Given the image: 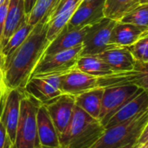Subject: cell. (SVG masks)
<instances>
[{
  "instance_id": "obj_8",
  "label": "cell",
  "mask_w": 148,
  "mask_h": 148,
  "mask_svg": "<svg viewBox=\"0 0 148 148\" xmlns=\"http://www.w3.org/2000/svg\"><path fill=\"white\" fill-rule=\"evenodd\" d=\"M148 62L136 61L132 70L114 72L108 75L97 78V87L108 88L117 86L135 85L148 90Z\"/></svg>"
},
{
  "instance_id": "obj_3",
  "label": "cell",
  "mask_w": 148,
  "mask_h": 148,
  "mask_svg": "<svg viewBox=\"0 0 148 148\" xmlns=\"http://www.w3.org/2000/svg\"><path fill=\"white\" fill-rule=\"evenodd\" d=\"M104 130L97 119L75 106L69 125L59 136L60 148H91Z\"/></svg>"
},
{
  "instance_id": "obj_10",
  "label": "cell",
  "mask_w": 148,
  "mask_h": 148,
  "mask_svg": "<svg viewBox=\"0 0 148 148\" xmlns=\"http://www.w3.org/2000/svg\"><path fill=\"white\" fill-rule=\"evenodd\" d=\"M44 105L60 136L66 130L73 117L75 107V97L62 94Z\"/></svg>"
},
{
  "instance_id": "obj_12",
  "label": "cell",
  "mask_w": 148,
  "mask_h": 148,
  "mask_svg": "<svg viewBox=\"0 0 148 148\" xmlns=\"http://www.w3.org/2000/svg\"><path fill=\"white\" fill-rule=\"evenodd\" d=\"M88 26L80 28L66 24L56 37L49 42L44 55H53L82 45Z\"/></svg>"
},
{
  "instance_id": "obj_13",
  "label": "cell",
  "mask_w": 148,
  "mask_h": 148,
  "mask_svg": "<svg viewBox=\"0 0 148 148\" xmlns=\"http://www.w3.org/2000/svg\"><path fill=\"white\" fill-rule=\"evenodd\" d=\"M97 87V78L74 69L61 77L60 90L62 94L74 97Z\"/></svg>"
},
{
  "instance_id": "obj_21",
  "label": "cell",
  "mask_w": 148,
  "mask_h": 148,
  "mask_svg": "<svg viewBox=\"0 0 148 148\" xmlns=\"http://www.w3.org/2000/svg\"><path fill=\"white\" fill-rule=\"evenodd\" d=\"M75 69L96 78L114 73L109 66L97 56H80L75 64Z\"/></svg>"
},
{
  "instance_id": "obj_15",
  "label": "cell",
  "mask_w": 148,
  "mask_h": 148,
  "mask_svg": "<svg viewBox=\"0 0 148 148\" xmlns=\"http://www.w3.org/2000/svg\"><path fill=\"white\" fill-rule=\"evenodd\" d=\"M148 109V92L142 90L140 93L128 101L121 107L107 122L104 128H108L130 121L140 113Z\"/></svg>"
},
{
  "instance_id": "obj_30",
  "label": "cell",
  "mask_w": 148,
  "mask_h": 148,
  "mask_svg": "<svg viewBox=\"0 0 148 148\" xmlns=\"http://www.w3.org/2000/svg\"><path fill=\"white\" fill-rule=\"evenodd\" d=\"M23 1H24V11H25L26 16L28 17V16L31 12L37 0H23Z\"/></svg>"
},
{
  "instance_id": "obj_24",
  "label": "cell",
  "mask_w": 148,
  "mask_h": 148,
  "mask_svg": "<svg viewBox=\"0 0 148 148\" xmlns=\"http://www.w3.org/2000/svg\"><path fill=\"white\" fill-rule=\"evenodd\" d=\"M33 27V25H30L27 22H25L13 33V35L2 46L1 52L3 59L10 56L25 41V39L28 37L29 34L32 30Z\"/></svg>"
},
{
  "instance_id": "obj_26",
  "label": "cell",
  "mask_w": 148,
  "mask_h": 148,
  "mask_svg": "<svg viewBox=\"0 0 148 148\" xmlns=\"http://www.w3.org/2000/svg\"><path fill=\"white\" fill-rule=\"evenodd\" d=\"M135 61L148 62V36H144L134 43L127 46Z\"/></svg>"
},
{
  "instance_id": "obj_17",
  "label": "cell",
  "mask_w": 148,
  "mask_h": 148,
  "mask_svg": "<svg viewBox=\"0 0 148 148\" xmlns=\"http://www.w3.org/2000/svg\"><path fill=\"white\" fill-rule=\"evenodd\" d=\"M36 124L42 148H60L59 135L44 104H40L36 113Z\"/></svg>"
},
{
  "instance_id": "obj_22",
  "label": "cell",
  "mask_w": 148,
  "mask_h": 148,
  "mask_svg": "<svg viewBox=\"0 0 148 148\" xmlns=\"http://www.w3.org/2000/svg\"><path fill=\"white\" fill-rule=\"evenodd\" d=\"M139 4L138 0H105L103 15L104 17L119 22L122 16Z\"/></svg>"
},
{
  "instance_id": "obj_18",
  "label": "cell",
  "mask_w": 148,
  "mask_h": 148,
  "mask_svg": "<svg viewBox=\"0 0 148 148\" xmlns=\"http://www.w3.org/2000/svg\"><path fill=\"white\" fill-rule=\"evenodd\" d=\"M97 56L106 62L113 72L132 70L136 63L128 49L124 46H115L97 55Z\"/></svg>"
},
{
  "instance_id": "obj_6",
  "label": "cell",
  "mask_w": 148,
  "mask_h": 148,
  "mask_svg": "<svg viewBox=\"0 0 148 148\" xmlns=\"http://www.w3.org/2000/svg\"><path fill=\"white\" fill-rule=\"evenodd\" d=\"M116 21L103 17L89 25L82 41V49L80 56H97L115 47V45L109 42L110 33Z\"/></svg>"
},
{
  "instance_id": "obj_31",
  "label": "cell",
  "mask_w": 148,
  "mask_h": 148,
  "mask_svg": "<svg viewBox=\"0 0 148 148\" xmlns=\"http://www.w3.org/2000/svg\"><path fill=\"white\" fill-rule=\"evenodd\" d=\"M137 148H148V141H145V142L141 143Z\"/></svg>"
},
{
  "instance_id": "obj_16",
  "label": "cell",
  "mask_w": 148,
  "mask_h": 148,
  "mask_svg": "<svg viewBox=\"0 0 148 148\" xmlns=\"http://www.w3.org/2000/svg\"><path fill=\"white\" fill-rule=\"evenodd\" d=\"M147 36H148L147 26L116 22L111 30L109 42L115 46L127 47Z\"/></svg>"
},
{
  "instance_id": "obj_1",
  "label": "cell",
  "mask_w": 148,
  "mask_h": 148,
  "mask_svg": "<svg viewBox=\"0 0 148 148\" xmlns=\"http://www.w3.org/2000/svg\"><path fill=\"white\" fill-rule=\"evenodd\" d=\"M48 28L49 22L37 23L25 41L3 59V80L7 90H23L50 42L46 37Z\"/></svg>"
},
{
  "instance_id": "obj_19",
  "label": "cell",
  "mask_w": 148,
  "mask_h": 148,
  "mask_svg": "<svg viewBox=\"0 0 148 148\" xmlns=\"http://www.w3.org/2000/svg\"><path fill=\"white\" fill-rule=\"evenodd\" d=\"M25 22H27V16L24 11V1L10 0L1 41V46H3L13 35V33Z\"/></svg>"
},
{
  "instance_id": "obj_32",
  "label": "cell",
  "mask_w": 148,
  "mask_h": 148,
  "mask_svg": "<svg viewBox=\"0 0 148 148\" xmlns=\"http://www.w3.org/2000/svg\"><path fill=\"white\" fill-rule=\"evenodd\" d=\"M140 4H143V3H148V0H138Z\"/></svg>"
},
{
  "instance_id": "obj_2",
  "label": "cell",
  "mask_w": 148,
  "mask_h": 148,
  "mask_svg": "<svg viewBox=\"0 0 148 148\" xmlns=\"http://www.w3.org/2000/svg\"><path fill=\"white\" fill-rule=\"evenodd\" d=\"M148 141V109L130 121L105 128L91 148H137Z\"/></svg>"
},
{
  "instance_id": "obj_28",
  "label": "cell",
  "mask_w": 148,
  "mask_h": 148,
  "mask_svg": "<svg viewBox=\"0 0 148 148\" xmlns=\"http://www.w3.org/2000/svg\"><path fill=\"white\" fill-rule=\"evenodd\" d=\"M9 3H10V0H4V2L0 4V44H1V41H2V36H3V32Z\"/></svg>"
},
{
  "instance_id": "obj_29",
  "label": "cell",
  "mask_w": 148,
  "mask_h": 148,
  "mask_svg": "<svg viewBox=\"0 0 148 148\" xmlns=\"http://www.w3.org/2000/svg\"><path fill=\"white\" fill-rule=\"evenodd\" d=\"M0 148H13L11 143L1 121H0Z\"/></svg>"
},
{
  "instance_id": "obj_23",
  "label": "cell",
  "mask_w": 148,
  "mask_h": 148,
  "mask_svg": "<svg viewBox=\"0 0 148 148\" xmlns=\"http://www.w3.org/2000/svg\"><path fill=\"white\" fill-rule=\"evenodd\" d=\"M59 1L60 0H37L27 17V23L34 26L40 21L48 22L49 15L53 12Z\"/></svg>"
},
{
  "instance_id": "obj_14",
  "label": "cell",
  "mask_w": 148,
  "mask_h": 148,
  "mask_svg": "<svg viewBox=\"0 0 148 148\" xmlns=\"http://www.w3.org/2000/svg\"><path fill=\"white\" fill-rule=\"evenodd\" d=\"M105 0H82L67 24L73 27L91 25L104 17Z\"/></svg>"
},
{
  "instance_id": "obj_33",
  "label": "cell",
  "mask_w": 148,
  "mask_h": 148,
  "mask_svg": "<svg viewBox=\"0 0 148 148\" xmlns=\"http://www.w3.org/2000/svg\"><path fill=\"white\" fill-rule=\"evenodd\" d=\"M4 2V0H0V4L2 3H3Z\"/></svg>"
},
{
  "instance_id": "obj_4",
  "label": "cell",
  "mask_w": 148,
  "mask_h": 148,
  "mask_svg": "<svg viewBox=\"0 0 148 148\" xmlns=\"http://www.w3.org/2000/svg\"><path fill=\"white\" fill-rule=\"evenodd\" d=\"M40 104L42 103L23 91L13 148H42L36 124V113Z\"/></svg>"
},
{
  "instance_id": "obj_5",
  "label": "cell",
  "mask_w": 148,
  "mask_h": 148,
  "mask_svg": "<svg viewBox=\"0 0 148 148\" xmlns=\"http://www.w3.org/2000/svg\"><path fill=\"white\" fill-rule=\"evenodd\" d=\"M82 49V44L53 55H43L35 68L31 77L62 75L69 72L75 68Z\"/></svg>"
},
{
  "instance_id": "obj_20",
  "label": "cell",
  "mask_w": 148,
  "mask_h": 148,
  "mask_svg": "<svg viewBox=\"0 0 148 148\" xmlns=\"http://www.w3.org/2000/svg\"><path fill=\"white\" fill-rule=\"evenodd\" d=\"M104 88L96 87L75 97V106L80 108L91 117L97 119L101 107Z\"/></svg>"
},
{
  "instance_id": "obj_11",
  "label": "cell",
  "mask_w": 148,
  "mask_h": 148,
  "mask_svg": "<svg viewBox=\"0 0 148 148\" xmlns=\"http://www.w3.org/2000/svg\"><path fill=\"white\" fill-rule=\"evenodd\" d=\"M62 75L31 77L23 91L42 104H45L62 95L60 90Z\"/></svg>"
},
{
  "instance_id": "obj_25",
  "label": "cell",
  "mask_w": 148,
  "mask_h": 148,
  "mask_svg": "<svg viewBox=\"0 0 148 148\" xmlns=\"http://www.w3.org/2000/svg\"><path fill=\"white\" fill-rule=\"evenodd\" d=\"M119 22L148 27V3L139 4L122 16Z\"/></svg>"
},
{
  "instance_id": "obj_27",
  "label": "cell",
  "mask_w": 148,
  "mask_h": 148,
  "mask_svg": "<svg viewBox=\"0 0 148 148\" xmlns=\"http://www.w3.org/2000/svg\"><path fill=\"white\" fill-rule=\"evenodd\" d=\"M81 2L82 0H60L53 12L49 15L48 21L61 13H69L73 15Z\"/></svg>"
},
{
  "instance_id": "obj_7",
  "label": "cell",
  "mask_w": 148,
  "mask_h": 148,
  "mask_svg": "<svg viewBox=\"0 0 148 148\" xmlns=\"http://www.w3.org/2000/svg\"><path fill=\"white\" fill-rule=\"evenodd\" d=\"M142 90L145 89L135 85L104 88L98 121L104 127L121 107Z\"/></svg>"
},
{
  "instance_id": "obj_9",
  "label": "cell",
  "mask_w": 148,
  "mask_h": 148,
  "mask_svg": "<svg viewBox=\"0 0 148 148\" xmlns=\"http://www.w3.org/2000/svg\"><path fill=\"white\" fill-rule=\"evenodd\" d=\"M23 90L9 89L6 91L1 104L0 121L11 141L14 144L20 115V103Z\"/></svg>"
}]
</instances>
